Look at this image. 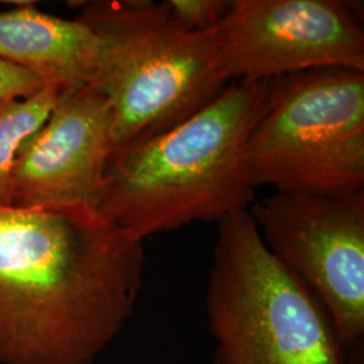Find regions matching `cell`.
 <instances>
[{
    "instance_id": "cell-1",
    "label": "cell",
    "mask_w": 364,
    "mask_h": 364,
    "mask_svg": "<svg viewBox=\"0 0 364 364\" xmlns=\"http://www.w3.org/2000/svg\"><path fill=\"white\" fill-rule=\"evenodd\" d=\"M144 272V242L91 207H0V364L93 363Z\"/></svg>"
},
{
    "instance_id": "cell-2",
    "label": "cell",
    "mask_w": 364,
    "mask_h": 364,
    "mask_svg": "<svg viewBox=\"0 0 364 364\" xmlns=\"http://www.w3.org/2000/svg\"><path fill=\"white\" fill-rule=\"evenodd\" d=\"M273 81H234L180 124L114 154L93 209L142 242L247 210L255 189L245 146Z\"/></svg>"
},
{
    "instance_id": "cell-3",
    "label": "cell",
    "mask_w": 364,
    "mask_h": 364,
    "mask_svg": "<svg viewBox=\"0 0 364 364\" xmlns=\"http://www.w3.org/2000/svg\"><path fill=\"white\" fill-rule=\"evenodd\" d=\"M76 19L99 42L91 85L111 108L112 156L180 124L231 84L221 72L218 28H183L165 1H87Z\"/></svg>"
},
{
    "instance_id": "cell-4",
    "label": "cell",
    "mask_w": 364,
    "mask_h": 364,
    "mask_svg": "<svg viewBox=\"0 0 364 364\" xmlns=\"http://www.w3.org/2000/svg\"><path fill=\"white\" fill-rule=\"evenodd\" d=\"M205 309L213 364H364L320 299L266 247L247 210L218 221Z\"/></svg>"
},
{
    "instance_id": "cell-5",
    "label": "cell",
    "mask_w": 364,
    "mask_h": 364,
    "mask_svg": "<svg viewBox=\"0 0 364 364\" xmlns=\"http://www.w3.org/2000/svg\"><path fill=\"white\" fill-rule=\"evenodd\" d=\"M243 159L254 189L364 191V72L326 68L274 78Z\"/></svg>"
},
{
    "instance_id": "cell-6",
    "label": "cell",
    "mask_w": 364,
    "mask_h": 364,
    "mask_svg": "<svg viewBox=\"0 0 364 364\" xmlns=\"http://www.w3.org/2000/svg\"><path fill=\"white\" fill-rule=\"evenodd\" d=\"M247 212L266 247L324 305L341 343H364V191L274 192Z\"/></svg>"
},
{
    "instance_id": "cell-7",
    "label": "cell",
    "mask_w": 364,
    "mask_h": 364,
    "mask_svg": "<svg viewBox=\"0 0 364 364\" xmlns=\"http://www.w3.org/2000/svg\"><path fill=\"white\" fill-rule=\"evenodd\" d=\"M218 52L228 82L326 68L364 72V30L351 1L231 0Z\"/></svg>"
},
{
    "instance_id": "cell-8",
    "label": "cell",
    "mask_w": 364,
    "mask_h": 364,
    "mask_svg": "<svg viewBox=\"0 0 364 364\" xmlns=\"http://www.w3.org/2000/svg\"><path fill=\"white\" fill-rule=\"evenodd\" d=\"M112 114L92 85L63 92L50 117L18 153L14 207L93 208L112 156Z\"/></svg>"
},
{
    "instance_id": "cell-9",
    "label": "cell",
    "mask_w": 364,
    "mask_h": 364,
    "mask_svg": "<svg viewBox=\"0 0 364 364\" xmlns=\"http://www.w3.org/2000/svg\"><path fill=\"white\" fill-rule=\"evenodd\" d=\"M99 42L76 18L42 13L30 3L0 13V58L63 92L91 85Z\"/></svg>"
},
{
    "instance_id": "cell-10",
    "label": "cell",
    "mask_w": 364,
    "mask_h": 364,
    "mask_svg": "<svg viewBox=\"0 0 364 364\" xmlns=\"http://www.w3.org/2000/svg\"><path fill=\"white\" fill-rule=\"evenodd\" d=\"M61 93L48 84L30 97L0 103V207L13 205L10 178L16 156L50 117Z\"/></svg>"
},
{
    "instance_id": "cell-11",
    "label": "cell",
    "mask_w": 364,
    "mask_h": 364,
    "mask_svg": "<svg viewBox=\"0 0 364 364\" xmlns=\"http://www.w3.org/2000/svg\"><path fill=\"white\" fill-rule=\"evenodd\" d=\"M171 18L189 31H210L220 26L231 0H165Z\"/></svg>"
},
{
    "instance_id": "cell-12",
    "label": "cell",
    "mask_w": 364,
    "mask_h": 364,
    "mask_svg": "<svg viewBox=\"0 0 364 364\" xmlns=\"http://www.w3.org/2000/svg\"><path fill=\"white\" fill-rule=\"evenodd\" d=\"M46 85L36 73L0 58V103L30 97Z\"/></svg>"
}]
</instances>
